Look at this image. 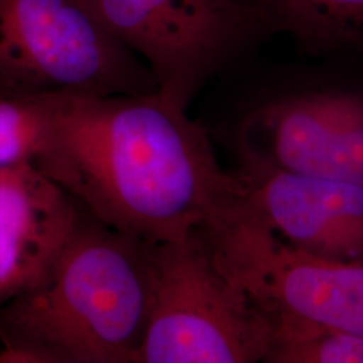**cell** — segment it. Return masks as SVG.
I'll return each instance as SVG.
<instances>
[{"label":"cell","instance_id":"5b68a950","mask_svg":"<svg viewBox=\"0 0 363 363\" xmlns=\"http://www.w3.org/2000/svg\"><path fill=\"white\" fill-rule=\"evenodd\" d=\"M115 38L187 109L208 78L267 30L250 0H89Z\"/></svg>","mask_w":363,"mask_h":363},{"label":"cell","instance_id":"9c48e42d","mask_svg":"<svg viewBox=\"0 0 363 363\" xmlns=\"http://www.w3.org/2000/svg\"><path fill=\"white\" fill-rule=\"evenodd\" d=\"M84 214L35 166L0 169V306L48 277Z\"/></svg>","mask_w":363,"mask_h":363},{"label":"cell","instance_id":"ba28073f","mask_svg":"<svg viewBox=\"0 0 363 363\" xmlns=\"http://www.w3.org/2000/svg\"><path fill=\"white\" fill-rule=\"evenodd\" d=\"M240 201L286 244L325 259L363 262V186L242 164Z\"/></svg>","mask_w":363,"mask_h":363},{"label":"cell","instance_id":"30bf717a","mask_svg":"<svg viewBox=\"0 0 363 363\" xmlns=\"http://www.w3.org/2000/svg\"><path fill=\"white\" fill-rule=\"evenodd\" d=\"M268 28L286 33L304 50L363 49V0H250Z\"/></svg>","mask_w":363,"mask_h":363},{"label":"cell","instance_id":"7a4b0ae2","mask_svg":"<svg viewBox=\"0 0 363 363\" xmlns=\"http://www.w3.org/2000/svg\"><path fill=\"white\" fill-rule=\"evenodd\" d=\"M148 245L85 210L48 277L0 306V363H138Z\"/></svg>","mask_w":363,"mask_h":363},{"label":"cell","instance_id":"3957f363","mask_svg":"<svg viewBox=\"0 0 363 363\" xmlns=\"http://www.w3.org/2000/svg\"><path fill=\"white\" fill-rule=\"evenodd\" d=\"M150 307L138 363L265 362L272 315L222 264L203 229L148 245Z\"/></svg>","mask_w":363,"mask_h":363},{"label":"cell","instance_id":"52a82bcc","mask_svg":"<svg viewBox=\"0 0 363 363\" xmlns=\"http://www.w3.org/2000/svg\"><path fill=\"white\" fill-rule=\"evenodd\" d=\"M242 164L363 186V93L306 91L259 105L240 125Z\"/></svg>","mask_w":363,"mask_h":363},{"label":"cell","instance_id":"7c38bea8","mask_svg":"<svg viewBox=\"0 0 363 363\" xmlns=\"http://www.w3.org/2000/svg\"><path fill=\"white\" fill-rule=\"evenodd\" d=\"M64 94H0V169L33 164Z\"/></svg>","mask_w":363,"mask_h":363},{"label":"cell","instance_id":"277c9868","mask_svg":"<svg viewBox=\"0 0 363 363\" xmlns=\"http://www.w3.org/2000/svg\"><path fill=\"white\" fill-rule=\"evenodd\" d=\"M157 91L89 0H0V94Z\"/></svg>","mask_w":363,"mask_h":363},{"label":"cell","instance_id":"8fae6325","mask_svg":"<svg viewBox=\"0 0 363 363\" xmlns=\"http://www.w3.org/2000/svg\"><path fill=\"white\" fill-rule=\"evenodd\" d=\"M272 318V345L265 362L363 363L361 335L292 316Z\"/></svg>","mask_w":363,"mask_h":363},{"label":"cell","instance_id":"6da1fadb","mask_svg":"<svg viewBox=\"0 0 363 363\" xmlns=\"http://www.w3.org/2000/svg\"><path fill=\"white\" fill-rule=\"evenodd\" d=\"M33 166L94 218L148 244L181 241L244 195L206 130L157 91L65 93Z\"/></svg>","mask_w":363,"mask_h":363},{"label":"cell","instance_id":"8992f818","mask_svg":"<svg viewBox=\"0 0 363 363\" xmlns=\"http://www.w3.org/2000/svg\"><path fill=\"white\" fill-rule=\"evenodd\" d=\"M203 230L220 264L265 311L363 337V262L296 249L240 202Z\"/></svg>","mask_w":363,"mask_h":363}]
</instances>
